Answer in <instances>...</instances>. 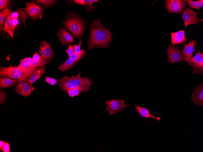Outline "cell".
Wrapping results in <instances>:
<instances>
[{"label":"cell","instance_id":"cell-1","mask_svg":"<svg viewBox=\"0 0 203 152\" xmlns=\"http://www.w3.org/2000/svg\"><path fill=\"white\" fill-rule=\"evenodd\" d=\"M90 31L88 41V50L95 47L107 49L113 39L110 29L105 27L99 19L95 20L90 25Z\"/></svg>","mask_w":203,"mask_h":152},{"label":"cell","instance_id":"cell-2","mask_svg":"<svg viewBox=\"0 0 203 152\" xmlns=\"http://www.w3.org/2000/svg\"><path fill=\"white\" fill-rule=\"evenodd\" d=\"M81 72H79L76 76L72 74L71 77H68L65 75L58 81L60 88L66 93L69 89L74 88L79 90L81 93L89 91L92 83L94 82L88 76L84 78L81 77Z\"/></svg>","mask_w":203,"mask_h":152},{"label":"cell","instance_id":"cell-3","mask_svg":"<svg viewBox=\"0 0 203 152\" xmlns=\"http://www.w3.org/2000/svg\"><path fill=\"white\" fill-rule=\"evenodd\" d=\"M88 22L77 13H68L62 24L76 38L83 35Z\"/></svg>","mask_w":203,"mask_h":152},{"label":"cell","instance_id":"cell-4","mask_svg":"<svg viewBox=\"0 0 203 152\" xmlns=\"http://www.w3.org/2000/svg\"><path fill=\"white\" fill-rule=\"evenodd\" d=\"M104 102L106 104L105 111H108V115H111L122 112L124 108L132 106L126 104L123 99H111Z\"/></svg>","mask_w":203,"mask_h":152},{"label":"cell","instance_id":"cell-5","mask_svg":"<svg viewBox=\"0 0 203 152\" xmlns=\"http://www.w3.org/2000/svg\"><path fill=\"white\" fill-rule=\"evenodd\" d=\"M86 55V51L84 49H82L78 54L74 53L71 56L69 57L64 62L62 63L58 68L63 72H65L67 70H71L74 65Z\"/></svg>","mask_w":203,"mask_h":152},{"label":"cell","instance_id":"cell-6","mask_svg":"<svg viewBox=\"0 0 203 152\" xmlns=\"http://www.w3.org/2000/svg\"><path fill=\"white\" fill-rule=\"evenodd\" d=\"M28 15L29 18L33 21L37 19L42 18L44 12V8L42 6L38 5L35 3L27 2L26 3L25 8H22Z\"/></svg>","mask_w":203,"mask_h":152},{"label":"cell","instance_id":"cell-7","mask_svg":"<svg viewBox=\"0 0 203 152\" xmlns=\"http://www.w3.org/2000/svg\"><path fill=\"white\" fill-rule=\"evenodd\" d=\"M165 8L169 12L180 14L186 8L185 1L182 0H167L165 2Z\"/></svg>","mask_w":203,"mask_h":152},{"label":"cell","instance_id":"cell-8","mask_svg":"<svg viewBox=\"0 0 203 152\" xmlns=\"http://www.w3.org/2000/svg\"><path fill=\"white\" fill-rule=\"evenodd\" d=\"M23 74V72L17 67L12 66L10 63L8 67L4 66H0V77H5L10 78L19 79Z\"/></svg>","mask_w":203,"mask_h":152},{"label":"cell","instance_id":"cell-9","mask_svg":"<svg viewBox=\"0 0 203 152\" xmlns=\"http://www.w3.org/2000/svg\"><path fill=\"white\" fill-rule=\"evenodd\" d=\"M197 13L191 9L187 8L183 11L182 17L184 22V27H186L190 25H197L199 21H203L197 15Z\"/></svg>","mask_w":203,"mask_h":152},{"label":"cell","instance_id":"cell-10","mask_svg":"<svg viewBox=\"0 0 203 152\" xmlns=\"http://www.w3.org/2000/svg\"><path fill=\"white\" fill-rule=\"evenodd\" d=\"M166 53L168 54L167 61L169 62L174 63L177 62L178 63L183 60V57L181 52L177 47L168 46Z\"/></svg>","mask_w":203,"mask_h":152},{"label":"cell","instance_id":"cell-11","mask_svg":"<svg viewBox=\"0 0 203 152\" xmlns=\"http://www.w3.org/2000/svg\"><path fill=\"white\" fill-rule=\"evenodd\" d=\"M50 43H47L45 40L40 44V52L42 59L50 62L53 58L54 51L50 47Z\"/></svg>","mask_w":203,"mask_h":152},{"label":"cell","instance_id":"cell-12","mask_svg":"<svg viewBox=\"0 0 203 152\" xmlns=\"http://www.w3.org/2000/svg\"><path fill=\"white\" fill-rule=\"evenodd\" d=\"M191 65L193 67L192 74H198L201 75L203 74V53L200 50L192 57Z\"/></svg>","mask_w":203,"mask_h":152},{"label":"cell","instance_id":"cell-13","mask_svg":"<svg viewBox=\"0 0 203 152\" xmlns=\"http://www.w3.org/2000/svg\"><path fill=\"white\" fill-rule=\"evenodd\" d=\"M197 43V40H193L191 39V42L184 45V48L181 51L184 60L188 64L191 65V60L193 56V52L195 51L194 46Z\"/></svg>","mask_w":203,"mask_h":152},{"label":"cell","instance_id":"cell-14","mask_svg":"<svg viewBox=\"0 0 203 152\" xmlns=\"http://www.w3.org/2000/svg\"><path fill=\"white\" fill-rule=\"evenodd\" d=\"M34 87L28 81H24L18 83L14 90L19 94L26 97L30 95L31 92L34 90Z\"/></svg>","mask_w":203,"mask_h":152},{"label":"cell","instance_id":"cell-15","mask_svg":"<svg viewBox=\"0 0 203 152\" xmlns=\"http://www.w3.org/2000/svg\"><path fill=\"white\" fill-rule=\"evenodd\" d=\"M56 35L59 37L60 43L64 46L70 44L75 42L72 35L62 27L58 29Z\"/></svg>","mask_w":203,"mask_h":152},{"label":"cell","instance_id":"cell-16","mask_svg":"<svg viewBox=\"0 0 203 152\" xmlns=\"http://www.w3.org/2000/svg\"><path fill=\"white\" fill-rule=\"evenodd\" d=\"M193 103L198 106H203V86H197L191 95Z\"/></svg>","mask_w":203,"mask_h":152},{"label":"cell","instance_id":"cell-17","mask_svg":"<svg viewBox=\"0 0 203 152\" xmlns=\"http://www.w3.org/2000/svg\"><path fill=\"white\" fill-rule=\"evenodd\" d=\"M171 44L173 45H178L186 42L188 39L185 35V31L180 30L175 32H171Z\"/></svg>","mask_w":203,"mask_h":152},{"label":"cell","instance_id":"cell-18","mask_svg":"<svg viewBox=\"0 0 203 152\" xmlns=\"http://www.w3.org/2000/svg\"><path fill=\"white\" fill-rule=\"evenodd\" d=\"M138 113L142 117H145L147 119L150 121V120L148 119V118H152L153 119H156L158 121H160L161 117H157L154 115H151L150 113V110L145 107L139 106L136 105H134Z\"/></svg>","mask_w":203,"mask_h":152},{"label":"cell","instance_id":"cell-19","mask_svg":"<svg viewBox=\"0 0 203 152\" xmlns=\"http://www.w3.org/2000/svg\"><path fill=\"white\" fill-rule=\"evenodd\" d=\"M12 21V19L11 18L10 15H9L5 21L2 32L8 33L13 38L14 32L17 27L13 24Z\"/></svg>","mask_w":203,"mask_h":152},{"label":"cell","instance_id":"cell-20","mask_svg":"<svg viewBox=\"0 0 203 152\" xmlns=\"http://www.w3.org/2000/svg\"><path fill=\"white\" fill-rule=\"evenodd\" d=\"M33 61L30 57L26 58L21 59L20 64L16 67L19 68L23 73L25 72L30 69L33 66Z\"/></svg>","mask_w":203,"mask_h":152},{"label":"cell","instance_id":"cell-21","mask_svg":"<svg viewBox=\"0 0 203 152\" xmlns=\"http://www.w3.org/2000/svg\"><path fill=\"white\" fill-rule=\"evenodd\" d=\"M45 66H44L38 67L30 76L28 82L32 84L35 82L37 79L41 78V75L44 74L45 72Z\"/></svg>","mask_w":203,"mask_h":152},{"label":"cell","instance_id":"cell-22","mask_svg":"<svg viewBox=\"0 0 203 152\" xmlns=\"http://www.w3.org/2000/svg\"><path fill=\"white\" fill-rule=\"evenodd\" d=\"M18 79L2 77L0 78V88L3 89L15 86L17 83Z\"/></svg>","mask_w":203,"mask_h":152},{"label":"cell","instance_id":"cell-23","mask_svg":"<svg viewBox=\"0 0 203 152\" xmlns=\"http://www.w3.org/2000/svg\"><path fill=\"white\" fill-rule=\"evenodd\" d=\"M33 61V67H42L50 63L46 61H44L41 58V56L37 53L35 52L32 58Z\"/></svg>","mask_w":203,"mask_h":152},{"label":"cell","instance_id":"cell-24","mask_svg":"<svg viewBox=\"0 0 203 152\" xmlns=\"http://www.w3.org/2000/svg\"><path fill=\"white\" fill-rule=\"evenodd\" d=\"M12 12L10 9L6 8L0 12V29L2 30L4 24L8 16Z\"/></svg>","mask_w":203,"mask_h":152},{"label":"cell","instance_id":"cell-25","mask_svg":"<svg viewBox=\"0 0 203 152\" xmlns=\"http://www.w3.org/2000/svg\"><path fill=\"white\" fill-rule=\"evenodd\" d=\"M57 1L54 0H32L31 2L41 5L46 7H50L55 5Z\"/></svg>","mask_w":203,"mask_h":152},{"label":"cell","instance_id":"cell-26","mask_svg":"<svg viewBox=\"0 0 203 152\" xmlns=\"http://www.w3.org/2000/svg\"><path fill=\"white\" fill-rule=\"evenodd\" d=\"M188 6L191 8L196 9L198 10L203 6V0L193 1L191 0L185 1Z\"/></svg>","mask_w":203,"mask_h":152},{"label":"cell","instance_id":"cell-27","mask_svg":"<svg viewBox=\"0 0 203 152\" xmlns=\"http://www.w3.org/2000/svg\"><path fill=\"white\" fill-rule=\"evenodd\" d=\"M12 1L8 0H0V11L3 10L5 9L11 8Z\"/></svg>","mask_w":203,"mask_h":152},{"label":"cell","instance_id":"cell-28","mask_svg":"<svg viewBox=\"0 0 203 152\" xmlns=\"http://www.w3.org/2000/svg\"><path fill=\"white\" fill-rule=\"evenodd\" d=\"M15 10L18 12L19 16H20L21 21L23 22L25 26L26 20L29 18L28 15L26 13L20 8H17Z\"/></svg>","mask_w":203,"mask_h":152},{"label":"cell","instance_id":"cell-29","mask_svg":"<svg viewBox=\"0 0 203 152\" xmlns=\"http://www.w3.org/2000/svg\"><path fill=\"white\" fill-rule=\"evenodd\" d=\"M86 5L85 6V8L89 12L90 11H92L94 10L96 7L93 6L92 4L93 3L96 2H98V0H86Z\"/></svg>","mask_w":203,"mask_h":152},{"label":"cell","instance_id":"cell-30","mask_svg":"<svg viewBox=\"0 0 203 152\" xmlns=\"http://www.w3.org/2000/svg\"><path fill=\"white\" fill-rule=\"evenodd\" d=\"M65 2L71 4H76L84 6L86 5V1L84 0H67Z\"/></svg>","mask_w":203,"mask_h":152},{"label":"cell","instance_id":"cell-31","mask_svg":"<svg viewBox=\"0 0 203 152\" xmlns=\"http://www.w3.org/2000/svg\"><path fill=\"white\" fill-rule=\"evenodd\" d=\"M45 80L47 83L52 86L55 85L57 83V81L55 78L50 77L48 76L45 77Z\"/></svg>","mask_w":203,"mask_h":152},{"label":"cell","instance_id":"cell-32","mask_svg":"<svg viewBox=\"0 0 203 152\" xmlns=\"http://www.w3.org/2000/svg\"><path fill=\"white\" fill-rule=\"evenodd\" d=\"M79 44L78 45L73 44L74 52V53L76 54H79L81 51V38H80L79 39Z\"/></svg>","mask_w":203,"mask_h":152},{"label":"cell","instance_id":"cell-33","mask_svg":"<svg viewBox=\"0 0 203 152\" xmlns=\"http://www.w3.org/2000/svg\"><path fill=\"white\" fill-rule=\"evenodd\" d=\"M65 51L68 56L70 57L74 53V49L73 46L69 44L68 49Z\"/></svg>","mask_w":203,"mask_h":152},{"label":"cell","instance_id":"cell-34","mask_svg":"<svg viewBox=\"0 0 203 152\" xmlns=\"http://www.w3.org/2000/svg\"><path fill=\"white\" fill-rule=\"evenodd\" d=\"M0 104L2 105L6 100V94L3 90H0Z\"/></svg>","mask_w":203,"mask_h":152},{"label":"cell","instance_id":"cell-35","mask_svg":"<svg viewBox=\"0 0 203 152\" xmlns=\"http://www.w3.org/2000/svg\"><path fill=\"white\" fill-rule=\"evenodd\" d=\"M1 150L4 152H10L9 144L8 143H6Z\"/></svg>","mask_w":203,"mask_h":152},{"label":"cell","instance_id":"cell-36","mask_svg":"<svg viewBox=\"0 0 203 152\" xmlns=\"http://www.w3.org/2000/svg\"><path fill=\"white\" fill-rule=\"evenodd\" d=\"M10 16L12 19H18L19 14L18 12L15 10L11 13Z\"/></svg>","mask_w":203,"mask_h":152},{"label":"cell","instance_id":"cell-37","mask_svg":"<svg viewBox=\"0 0 203 152\" xmlns=\"http://www.w3.org/2000/svg\"><path fill=\"white\" fill-rule=\"evenodd\" d=\"M75 96H78L81 93L79 90L77 88L72 89Z\"/></svg>","mask_w":203,"mask_h":152},{"label":"cell","instance_id":"cell-38","mask_svg":"<svg viewBox=\"0 0 203 152\" xmlns=\"http://www.w3.org/2000/svg\"><path fill=\"white\" fill-rule=\"evenodd\" d=\"M13 24L17 28L19 23V20L18 19H12Z\"/></svg>","mask_w":203,"mask_h":152},{"label":"cell","instance_id":"cell-39","mask_svg":"<svg viewBox=\"0 0 203 152\" xmlns=\"http://www.w3.org/2000/svg\"><path fill=\"white\" fill-rule=\"evenodd\" d=\"M68 94L69 96L71 97H73L74 96L73 90L72 89H69L67 91Z\"/></svg>","mask_w":203,"mask_h":152},{"label":"cell","instance_id":"cell-40","mask_svg":"<svg viewBox=\"0 0 203 152\" xmlns=\"http://www.w3.org/2000/svg\"><path fill=\"white\" fill-rule=\"evenodd\" d=\"M6 142L2 141H0V149L1 150L3 148V146L6 144Z\"/></svg>","mask_w":203,"mask_h":152}]
</instances>
